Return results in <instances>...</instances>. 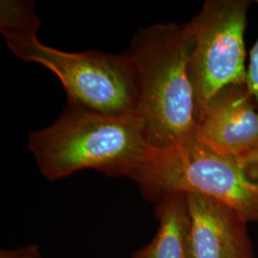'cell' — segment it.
I'll return each mask as SVG.
<instances>
[{
  "label": "cell",
  "instance_id": "obj_1",
  "mask_svg": "<svg viewBox=\"0 0 258 258\" xmlns=\"http://www.w3.org/2000/svg\"><path fill=\"white\" fill-rule=\"evenodd\" d=\"M40 25L33 1H1L0 31L10 51L52 71L62 83L67 102L109 115L136 113L138 72L128 54L69 53L47 46L37 38Z\"/></svg>",
  "mask_w": 258,
  "mask_h": 258
},
{
  "label": "cell",
  "instance_id": "obj_2",
  "mask_svg": "<svg viewBox=\"0 0 258 258\" xmlns=\"http://www.w3.org/2000/svg\"><path fill=\"white\" fill-rule=\"evenodd\" d=\"M194 38L186 24L141 28L128 54L137 67L138 105L154 149L182 146L196 137L199 109L191 77Z\"/></svg>",
  "mask_w": 258,
  "mask_h": 258
},
{
  "label": "cell",
  "instance_id": "obj_3",
  "mask_svg": "<svg viewBox=\"0 0 258 258\" xmlns=\"http://www.w3.org/2000/svg\"><path fill=\"white\" fill-rule=\"evenodd\" d=\"M28 148L49 181L83 169L129 178L152 150L137 113L109 115L70 102L55 123L29 135Z\"/></svg>",
  "mask_w": 258,
  "mask_h": 258
},
{
  "label": "cell",
  "instance_id": "obj_4",
  "mask_svg": "<svg viewBox=\"0 0 258 258\" xmlns=\"http://www.w3.org/2000/svg\"><path fill=\"white\" fill-rule=\"evenodd\" d=\"M129 178L153 202L168 194H201L231 206L248 221L258 223V184L238 159L223 155L196 137L174 148H152Z\"/></svg>",
  "mask_w": 258,
  "mask_h": 258
},
{
  "label": "cell",
  "instance_id": "obj_5",
  "mask_svg": "<svg viewBox=\"0 0 258 258\" xmlns=\"http://www.w3.org/2000/svg\"><path fill=\"white\" fill-rule=\"evenodd\" d=\"M250 0H208L188 21L194 38L190 70L199 120L222 89L246 83L245 31Z\"/></svg>",
  "mask_w": 258,
  "mask_h": 258
},
{
  "label": "cell",
  "instance_id": "obj_6",
  "mask_svg": "<svg viewBox=\"0 0 258 258\" xmlns=\"http://www.w3.org/2000/svg\"><path fill=\"white\" fill-rule=\"evenodd\" d=\"M196 139L235 159L258 148V109L246 83L230 85L212 98L199 120Z\"/></svg>",
  "mask_w": 258,
  "mask_h": 258
},
{
  "label": "cell",
  "instance_id": "obj_7",
  "mask_svg": "<svg viewBox=\"0 0 258 258\" xmlns=\"http://www.w3.org/2000/svg\"><path fill=\"white\" fill-rule=\"evenodd\" d=\"M186 195L188 258H253L249 221L238 211L209 196Z\"/></svg>",
  "mask_w": 258,
  "mask_h": 258
},
{
  "label": "cell",
  "instance_id": "obj_8",
  "mask_svg": "<svg viewBox=\"0 0 258 258\" xmlns=\"http://www.w3.org/2000/svg\"><path fill=\"white\" fill-rule=\"evenodd\" d=\"M155 205L159 230L151 242L131 258H188L190 217L187 195L168 194L157 200Z\"/></svg>",
  "mask_w": 258,
  "mask_h": 258
},
{
  "label": "cell",
  "instance_id": "obj_9",
  "mask_svg": "<svg viewBox=\"0 0 258 258\" xmlns=\"http://www.w3.org/2000/svg\"><path fill=\"white\" fill-rule=\"evenodd\" d=\"M246 86L258 109V38L249 54Z\"/></svg>",
  "mask_w": 258,
  "mask_h": 258
},
{
  "label": "cell",
  "instance_id": "obj_10",
  "mask_svg": "<svg viewBox=\"0 0 258 258\" xmlns=\"http://www.w3.org/2000/svg\"><path fill=\"white\" fill-rule=\"evenodd\" d=\"M0 258H41L36 245H29L17 249H2Z\"/></svg>",
  "mask_w": 258,
  "mask_h": 258
},
{
  "label": "cell",
  "instance_id": "obj_11",
  "mask_svg": "<svg viewBox=\"0 0 258 258\" xmlns=\"http://www.w3.org/2000/svg\"><path fill=\"white\" fill-rule=\"evenodd\" d=\"M238 160L250 179L258 184V148Z\"/></svg>",
  "mask_w": 258,
  "mask_h": 258
}]
</instances>
